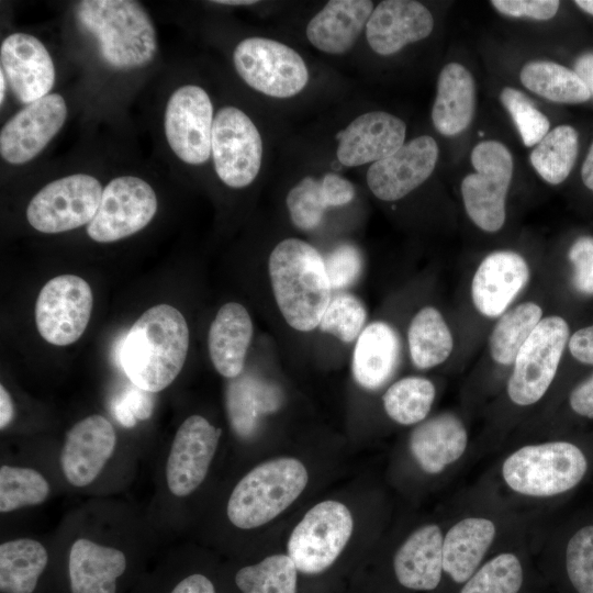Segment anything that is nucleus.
Segmentation results:
<instances>
[{
    "label": "nucleus",
    "instance_id": "1",
    "mask_svg": "<svg viewBox=\"0 0 593 593\" xmlns=\"http://www.w3.org/2000/svg\"><path fill=\"white\" fill-rule=\"evenodd\" d=\"M52 535L55 593H130L166 541L146 508L116 496L89 497Z\"/></svg>",
    "mask_w": 593,
    "mask_h": 593
},
{
    "label": "nucleus",
    "instance_id": "2",
    "mask_svg": "<svg viewBox=\"0 0 593 593\" xmlns=\"http://www.w3.org/2000/svg\"><path fill=\"white\" fill-rule=\"evenodd\" d=\"M221 436L220 427L192 414L179 424L166 449L158 454L154 494L146 512L166 540L179 528L183 503L205 482Z\"/></svg>",
    "mask_w": 593,
    "mask_h": 593
},
{
    "label": "nucleus",
    "instance_id": "3",
    "mask_svg": "<svg viewBox=\"0 0 593 593\" xmlns=\"http://www.w3.org/2000/svg\"><path fill=\"white\" fill-rule=\"evenodd\" d=\"M141 455L123 447L114 424L104 415H87L65 433L56 448L58 474L65 490L94 496H115L136 474Z\"/></svg>",
    "mask_w": 593,
    "mask_h": 593
},
{
    "label": "nucleus",
    "instance_id": "4",
    "mask_svg": "<svg viewBox=\"0 0 593 593\" xmlns=\"http://www.w3.org/2000/svg\"><path fill=\"white\" fill-rule=\"evenodd\" d=\"M588 470L586 455L571 441L529 443L504 455L482 491L513 508L540 505L573 490Z\"/></svg>",
    "mask_w": 593,
    "mask_h": 593
},
{
    "label": "nucleus",
    "instance_id": "5",
    "mask_svg": "<svg viewBox=\"0 0 593 593\" xmlns=\"http://www.w3.org/2000/svg\"><path fill=\"white\" fill-rule=\"evenodd\" d=\"M525 518L480 490L445 527L439 593H454L493 552L525 536Z\"/></svg>",
    "mask_w": 593,
    "mask_h": 593
},
{
    "label": "nucleus",
    "instance_id": "6",
    "mask_svg": "<svg viewBox=\"0 0 593 593\" xmlns=\"http://www.w3.org/2000/svg\"><path fill=\"white\" fill-rule=\"evenodd\" d=\"M189 349V328L182 313L169 304L145 311L122 338L119 363L130 383L158 393L179 376Z\"/></svg>",
    "mask_w": 593,
    "mask_h": 593
},
{
    "label": "nucleus",
    "instance_id": "7",
    "mask_svg": "<svg viewBox=\"0 0 593 593\" xmlns=\"http://www.w3.org/2000/svg\"><path fill=\"white\" fill-rule=\"evenodd\" d=\"M268 268L273 295L286 322L300 332L316 328L332 300L321 254L302 239L287 238L271 251Z\"/></svg>",
    "mask_w": 593,
    "mask_h": 593
},
{
    "label": "nucleus",
    "instance_id": "8",
    "mask_svg": "<svg viewBox=\"0 0 593 593\" xmlns=\"http://www.w3.org/2000/svg\"><path fill=\"white\" fill-rule=\"evenodd\" d=\"M76 18L96 40L101 58L114 69L143 67L156 55L155 27L139 2L85 0L78 2Z\"/></svg>",
    "mask_w": 593,
    "mask_h": 593
},
{
    "label": "nucleus",
    "instance_id": "9",
    "mask_svg": "<svg viewBox=\"0 0 593 593\" xmlns=\"http://www.w3.org/2000/svg\"><path fill=\"white\" fill-rule=\"evenodd\" d=\"M309 474L295 458L281 457L257 465L233 486L224 513L236 529L250 530L272 521L303 492Z\"/></svg>",
    "mask_w": 593,
    "mask_h": 593
},
{
    "label": "nucleus",
    "instance_id": "10",
    "mask_svg": "<svg viewBox=\"0 0 593 593\" xmlns=\"http://www.w3.org/2000/svg\"><path fill=\"white\" fill-rule=\"evenodd\" d=\"M569 337L560 316L541 318L518 351L506 382L508 400L527 407L538 403L550 388Z\"/></svg>",
    "mask_w": 593,
    "mask_h": 593
},
{
    "label": "nucleus",
    "instance_id": "11",
    "mask_svg": "<svg viewBox=\"0 0 593 593\" xmlns=\"http://www.w3.org/2000/svg\"><path fill=\"white\" fill-rule=\"evenodd\" d=\"M477 170L461 182V195L470 220L485 232H497L505 222V199L513 176V158L505 145L484 141L471 152Z\"/></svg>",
    "mask_w": 593,
    "mask_h": 593
},
{
    "label": "nucleus",
    "instance_id": "12",
    "mask_svg": "<svg viewBox=\"0 0 593 593\" xmlns=\"http://www.w3.org/2000/svg\"><path fill=\"white\" fill-rule=\"evenodd\" d=\"M353 529L354 519L345 504L333 500L320 502L293 528L288 555L298 571L323 572L339 557Z\"/></svg>",
    "mask_w": 593,
    "mask_h": 593
},
{
    "label": "nucleus",
    "instance_id": "13",
    "mask_svg": "<svg viewBox=\"0 0 593 593\" xmlns=\"http://www.w3.org/2000/svg\"><path fill=\"white\" fill-rule=\"evenodd\" d=\"M233 61L240 78L256 91L290 98L304 89L309 71L290 46L266 37H248L234 49Z\"/></svg>",
    "mask_w": 593,
    "mask_h": 593
},
{
    "label": "nucleus",
    "instance_id": "14",
    "mask_svg": "<svg viewBox=\"0 0 593 593\" xmlns=\"http://www.w3.org/2000/svg\"><path fill=\"white\" fill-rule=\"evenodd\" d=\"M103 189L98 179L75 174L54 180L30 201L26 217L38 232L55 234L88 225L94 217Z\"/></svg>",
    "mask_w": 593,
    "mask_h": 593
},
{
    "label": "nucleus",
    "instance_id": "15",
    "mask_svg": "<svg viewBox=\"0 0 593 593\" xmlns=\"http://www.w3.org/2000/svg\"><path fill=\"white\" fill-rule=\"evenodd\" d=\"M211 155L219 178L228 187L244 188L257 177L262 159L260 134L242 110L220 109L213 121Z\"/></svg>",
    "mask_w": 593,
    "mask_h": 593
},
{
    "label": "nucleus",
    "instance_id": "16",
    "mask_svg": "<svg viewBox=\"0 0 593 593\" xmlns=\"http://www.w3.org/2000/svg\"><path fill=\"white\" fill-rule=\"evenodd\" d=\"M93 295L89 283L75 275L51 279L40 291L35 323L49 344L67 346L77 342L90 321Z\"/></svg>",
    "mask_w": 593,
    "mask_h": 593
},
{
    "label": "nucleus",
    "instance_id": "17",
    "mask_svg": "<svg viewBox=\"0 0 593 593\" xmlns=\"http://www.w3.org/2000/svg\"><path fill=\"white\" fill-rule=\"evenodd\" d=\"M156 211L157 198L149 183L138 177H118L103 188L87 234L98 243L115 242L143 230Z\"/></svg>",
    "mask_w": 593,
    "mask_h": 593
},
{
    "label": "nucleus",
    "instance_id": "18",
    "mask_svg": "<svg viewBox=\"0 0 593 593\" xmlns=\"http://www.w3.org/2000/svg\"><path fill=\"white\" fill-rule=\"evenodd\" d=\"M213 105L195 85L178 88L169 98L164 119L167 142L183 163L202 165L211 156Z\"/></svg>",
    "mask_w": 593,
    "mask_h": 593
},
{
    "label": "nucleus",
    "instance_id": "19",
    "mask_svg": "<svg viewBox=\"0 0 593 593\" xmlns=\"http://www.w3.org/2000/svg\"><path fill=\"white\" fill-rule=\"evenodd\" d=\"M65 490L57 470L56 449L51 454L3 455L0 462V514L8 517L40 507Z\"/></svg>",
    "mask_w": 593,
    "mask_h": 593
},
{
    "label": "nucleus",
    "instance_id": "20",
    "mask_svg": "<svg viewBox=\"0 0 593 593\" xmlns=\"http://www.w3.org/2000/svg\"><path fill=\"white\" fill-rule=\"evenodd\" d=\"M53 535H19L0 542V593H55Z\"/></svg>",
    "mask_w": 593,
    "mask_h": 593
},
{
    "label": "nucleus",
    "instance_id": "21",
    "mask_svg": "<svg viewBox=\"0 0 593 593\" xmlns=\"http://www.w3.org/2000/svg\"><path fill=\"white\" fill-rule=\"evenodd\" d=\"M67 118V105L58 93L26 104L1 128V157L21 165L36 157L59 132Z\"/></svg>",
    "mask_w": 593,
    "mask_h": 593
},
{
    "label": "nucleus",
    "instance_id": "22",
    "mask_svg": "<svg viewBox=\"0 0 593 593\" xmlns=\"http://www.w3.org/2000/svg\"><path fill=\"white\" fill-rule=\"evenodd\" d=\"M522 536L493 552L454 593H541L544 579Z\"/></svg>",
    "mask_w": 593,
    "mask_h": 593
},
{
    "label": "nucleus",
    "instance_id": "23",
    "mask_svg": "<svg viewBox=\"0 0 593 593\" xmlns=\"http://www.w3.org/2000/svg\"><path fill=\"white\" fill-rule=\"evenodd\" d=\"M438 145L428 135L403 144L395 153L373 163L367 171V183L380 200L404 198L427 180L438 159Z\"/></svg>",
    "mask_w": 593,
    "mask_h": 593
},
{
    "label": "nucleus",
    "instance_id": "24",
    "mask_svg": "<svg viewBox=\"0 0 593 593\" xmlns=\"http://www.w3.org/2000/svg\"><path fill=\"white\" fill-rule=\"evenodd\" d=\"M407 448L421 472L438 477L456 470L463 461L469 448V434L458 415L443 412L413 428Z\"/></svg>",
    "mask_w": 593,
    "mask_h": 593
},
{
    "label": "nucleus",
    "instance_id": "25",
    "mask_svg": "<svg viewBox=\"0 0 593 593\" xmlns=\"http://www.w3.org/2000/svg\"><path fill=\"white\" fill-rule=\"evenodd\" d=\"M0 65L13 94L23 103L47 96L54 86L53 59L43 43L30 34L13 33L2 41Z\"/></svg>",
    "mask_w": 593,
    "mask_h": 593
},
{
    "label": "nucleus",
    "instance_id": "26",
    "mask_svg": "<svg viewBox=\"0 0 593 593\" xmlns=\"http://www.w3.org/2000/svg\"><path fill=\"white\" fill-rule=\"evenodd\" d=\"M445 527L427 523L415 528L398 547L392 558L396 583L413 592L439 593L443 578Z\"/></svg>",
    "mask_w": 593,
    "mask_h": 593
},
{
    "label": "nucleus",
    "instance_id": "27",
    "mask_svg": "<svg viewBox=\"0 0 593 593\" xmlns=\"http://www.w3.org/2000/svg\"><path fill=\"white\" fill-rule=\"evenodd\" d=\"M405 123L383 111L366 112L337 133V158L347 167L376 163L395 153L403 144Z\"/></svg>",
    "mask_w": 593,
    "mask_h": 593
},
{
    "label": "nucleus",
    "instance_id": "28",
    "mask_svg": "<svg viewBox=\"0 0 593 593\" xmlns=\"http://www.w3.org/2000/svg\"><path fill=\"white\" fill-rule=\"evenodd\" d=\"M529 280L526 260L512 250H497L479 265L471 282L474 307L486 317L502 315Z\"/></svg>",
    "mask_w": 593,
    "mask_h": 593
},
{
    "label": "nucleus",
    "instance_id": "29",
    "mask_svg": "<svg viewBox=\"0 0 593 593\" xmlns=\"http://www.w3.org/2000/svg\"><path fill=\"white\" fill-rule=\"evenodd\" d=\"M433 27V15L421 2L385 0L373 9L366 25V37L373 52L388 56L424 40Z\"/></svg>",
    "mask_w": 593,
    "mask_h": 593
},
{
    "label": "nucleus",
    "instance_id": "30",
    "mask_svg": "<svg viewBox=\"0 0 593 593\" xmlns=\"http://www.w3.org/2000/svg\"><path fill=\"white\" fill-rule=\"evenodd\" d=\"M283 402L279 385L253 372H242L228 379L224 404L233 434L249 440L259 430L262 418L277 412Z\"/></svg>",
    "mask_w": 593,
    "mask_h": 593
},
{
    "label": "nucleus",
    "instance_id": "31",
    "mask_svg": "<svg viewBox=\"0 0 593 593\" xmlns=\"http://www.w3.org/2000/svg\"><path fill=\"white\" fill-rule=\"evenodd\" d=\"M372 11L369 0H331L309 22L306 37L326 54H344L355 45Z\"/></svg>",
    "mask_w": 593,
    "mask_h": 593
},
{
    "label": "nucleus",
    "instance_id": "32",
    "mask_svg": "<svg viewBox=\"0 0 593 593\" xmlns=\"http://www.w3.org/2000/svg\"><path fill=\"white\" fill-rule=\"evenodd\" d=\"M537 566L560 593H593V524L572 533L558 556L542 551Z\"/></svg>",
    "mask_w": 593,
    "mask_h": 593
},
{
    "label": "nucleus",
    "instance_id": "33",
    "mask_svg": "<svg viewBox=\"0 0 593 593\" xmlns=\"http://www.w3.org/2000/svg\"><path fill=\"white\" fill-rule=\"evenodd\" d=\"M251 337L253 323L247 310L236 302L222 305L208 335L210 358L221 376L233 379L243 372Z\"/></svg>",
    "mask_w": 593,
    "mask_h": 593
},
{
    "label": "nucleus",
    "instance_id": "34",
    "mask_svg": "<svg viewBox=\"0 0 593 593\" xmlns=\"http://www.w3.org/2000/svg\"><path fill=\"white\" fill-rule=\"evenodd\" d=\"M475 108V87L471 72L461 64L449 63L441 69L432 110L437 132L455 136L471 123Z\"/></svg>",
    "mask_w": 593,
    "mask_h": 593
},
{
    "label": "nucleus",
    "instance_id": "35",
    "mask_svg": "<svg viewBox=\"0 0 593 593\" xmlns=\"http://www.w3.org/2000/svg\"><path fill=\"white\" fill-rule=\"evenodd\" d=\"M399 358L400 340L396 332L387 323H371L360 333L355 346L354 378L365 389H380L393 376Z\"/></svg>",
    "mask_w": 593,
    "mask_h": 593
},
{
    "label": "nucleus",
    "instance_id": "36",
    "mask_svg": "<svg viewBox=\"0 0 593 593\" xmlns=\"http://www.w3.org/2000/svg\"><path fill=\"white\" fill-rule=\"evenodd\" d=\"M130 593H217V586L206 572L190 566L182 550L169 547Z\"/></svg>",
    "mask_w": 593,
    "mask_h": 593
},
{
    "label": "nucleus",
    "instance_id": "37",
    "mask_svg": "<svg viewBox=\"0 0 593 593\" xmlns=\"http://www.w3.org/2000/svg\"><path fill=\"white\" fill-rule=\"evenodd\" d=\"M411 360L418 369H429L450 356L454 339L438 310L425 306L411 321L407 332Z\"/></svg>",
    "mask_w": 593,
    "mask_h": 593
},
{
    "label": "nucleus",
    "instance_id": "38",
    "mask_svg": "<svg viewBox=\"0 0 593 593\" xmlns=\"http://www.w3.org/2000/svg\"><path fill=\"white\" fill-rule=\"evenodd\" d=\"M519 78L528 90L552 102L578 104L591 97L574 70L553 61H529L522 68Z\"/></svg>",
    "mask_w": 593,
    "mask_h": 593
},
{
    "label": "nucleus",
    "instance_id": "39",
    "mask_svg": "<svg viewBox=\"0 0 593 593\" xmlns=\"http://www.w3.org/2000/svg\"><path fill=\"white\" fill-rule=\"evenodd\" d=\"M579 135L570 125L549 131L530 153L532 166L548 183L559 184L570 175L578 156Z\"/></svg>",
    "mask_w": 593,
    "mask_h": 593
},
{
    "label": "nucleus",
    "instance_id": "40",
    "mask_svg": "<svg viewBox=\"0 0 593 593\" xmlns=\"http://www.w3.org/2000/svg\"><path fill=\"white\" fill-rule=\"evenodd\" d=\"M542 315L535 302H525L503 313L490 335L492 359L503 366L514 363L515 358L530 336Z\"/></svg>",
    "mask_w": 593,
    "mask_h": 593
},
{
    "label": "nucleus",
    "instance_id": "41",
    "mask_svg": "<svg viewBox=\"0 0 593 593\" xmlns=\"http://www.w3.org/2000/svg\"><path fill=\"white\" fill-rule=\"evenodd\" d=\"M298 569L289 555H272L239 567L232 575L238 593H296Z\"/></svg>",
    "mask_w": 593,
    "mask_h": 593
},
{
    "label": "nucleus",
    "instance_id": "42",
    "mask_svg": "<svg viewBox=\"0 0 593 593\" xmlns=\"http://www.w3.org/2000/svg\"><path fill=\"white\" fill-rule=\"evenodd\" d=\"M436 396L434 383L423 377H405L383 394L388 416L401 425H417L426 419Z\"/></svg>",
    "mask_w": 593,
    "mask_h": 593
},
{
    "label": "nucleus",
    "instance_id": "43",
    "mask_svg": "<svg viewBox=\"0 0 593 593\" xmlns=\"http://www.w3.org/2000/svg\"><path fill=\"white\" fill-rule=\"evenodd\" d=\"M286 202L292 223L302 231L316 228L325 211L332 208L322 181L312 177H305L295 184Z\"/></svg>",
    "mask_w": 593,
    "mask_h": 593
},
{
    "label": "nucleus",
    "instance_id": "44",
    "mask_svg": "<svg viewBox=\"0 0 593 593\" xmlns=\"http://www.w3.org/2000/svg\"><path fill=\"white\" fill-rule=\"evenodd\" d=\"M366 318L367 312L362 302L353 294L342 293L331 300L318 327L344 343H350L362 332Z\"/></svg>",
    "mask_w": 593,
    "mask_h": 593
},
{
    "label": "nucleus",
    "instance_id": "45",
    "mask_svg": "<svg viewBox=\"0 0 593 593\" xmlns=\"http://www.w3.org/2000/svg\"><path fill=\"white\" fill-rule=\"evenodd\" d=\"M500 100L512 116L525 146L537 145L549 132L547 116L522 91L505 87L500 93Z\"/></svg>",
    "mask_w": 593,
    "mask_h": 593
},
{
    "label": "nucleus",
    "instance_id": "46",
    "mask_svg": "<svg viewBox=\"0 0 593 593\" xmlns=\"http://www.w3.org/2000/svg\"><path fill=\"white\" fill-rule=\"evenodd\" d=\"M154 393L127 383L110 401V413L124 429H133L139 422L152 417L155 407Z\"/></svg>",
    "mask_w": 593,
    "mask_h": 593
},
{
    "label": "nucleus",
    "instance_id": "47",
    "mask_svg": "<svg viewBox=\"0 0 593 593\" xmlns=\"http://www.w3.org/2000/svg\"><path fill=\"white\" fill-rule=\"evenodd\" d=\"M332 289H345L354 284L362 270V257L353 244H342L324 259Z\"/></svg>",
    "mask_w": 593,
    "mask_h": 593
},
{
    "label": "nucleus",
    "instance_id": "48",
    "mask_svg": "<svg viewBox=\"0 0 593 593\" xmlns=\"http://www.w3.org/2000/svg\"><path fill=\"white\" fill-rule=\"evenodd\" d=\"M568 258L573 267L574 289L585 295H593V236H581L571 245Z\"/></svg>",
    "mask_w": 593,
    "mask_h": 593
},
{
    "label": "nucleus",
    "instance_id": "49",
    "mask_svg": "<svg viewBox=\"0 0 593 593\" xmlns=\"http://www.w3.org/2000/svg\"><path fill=\"white\" fill-rule=\"evenodd\" d=\"M491 4L508 16L549 20L556 15L560 2L557 0H493Z\"/></svg>",
    "mask_w": 593,
    "mask_h": 593
},
{
    "label": "nucleus",
    "instance_id": "50",
    "mask_svg": "<svg viewBox=\"0 0 593 593\" xmlns=\"http://www.w3.org/2000/svg\"><path fill=\"white\" fill-rule=\"evenodd\" d=\"M321 181L332 208L348 204L355 197L353 183L337 174H326Z\"/></svg>",
    "mask_w": 593,
    "mask_h": 593
},
{
    "label": "nucleus",
    "instance_id": "51",
    "mask_svg": "<svg viewBox=\"0 0 593 593\" xmlns=\"http://www.w3.org/2000/svg\"><path fill=\"white\" fill-rule=\"evenodd\" d=\"M569 405L575 414L593 418V374L573 388Z\"/></svg>",
    "mask_w": 593,
    "mask_h": 593
},
{
    "label": "nucleus",
    "instance_id": "52",
    "mask_svg": "<svg viewBox=\"0 0 593 593\" xmlns=\"http://www.w3.org/2000/svg\"><path fill=\"white\" fill-rule=\"evenodd\" d=\"M568 345L571 355L578 361L593 365V325L577 331Z\"/></svg>",
    "mask_w": 593,
    "mask_h": 593
},
{
    "label": "nucleus",
    "instance_id": "53",
    "mask_svg": "<svg viewBox=\"0 0 593 593\" xmlns=\"http://www.w3.org/2000/svg\"><path fill=\"white\" fill-rule=\"evenodd\" d=\"M14 421L13 396L3 383L0 384V430H8Z\"/></svg>",
    "mask_w": 593,
    "mask_h": 593
},
{
    "label": "nucleus",
    "instance_id": "54",
    "mask_svg": "<svg viewBox=\"0 0 593 593\" xmlns=\"http://www.w3.org/2000/svg\"><path fill=\"white\" fill-rule=\"evenodd\" d=\"M574 71L581 77L591 96H593V52H586L577 58Z\"/></svg>",
    "mask_w": 593,
    "mask_h": 593
},
{
    "label": "nucleus",
    "instance_id": "55",
    "mask_svg": "<svg viewBox=\"0 0 593 593\" xmlns=\"http://www.w3.org/2000/svg\"><path fill=\"white\" fill-rule=\"evenodd\" d=\"M581 177L584 186L593 192V143L583 161Z\"/></svg>",
    "mask_w": 593,
    "mask_h": 593
},
{
    "label": "nucleus",
    "instance_id": "56",
    "mask_svg": "<svg viewBox=\"0 0 593 593\" xmlns=\"http://www.w3.org/2000/svg\"><path fill=\"white\" fill-rule=\"evenodd\" d=\"M216 4H225V5H250L254 3H257V1L254 0H222V1H213Z\"/></svg>",
    "mask_w": 593,
    "mask_h": 593
},
{
    "label": "nucleus",
    "instance_id": "57",
    "mask_svg": "<svg viewBox=\"0 0 593 593\" xmlns=\"http://www.w3.org/2000/svg\"><path fill=\"white\" fill-rule=\"evenodd\" d=\"M574 3L586 13L593 15V0H577Z\"/></svg>",
    "mask_w": 593,
    "mask_h": 593
},
{
    "label": "nucleus",
    "instance_id": "58",
    "mask_svg": "<svg viewBox=\"0 0 593 593\" xmlns=\"http://www.w3.org/2000/svg\"><path fill=\"white\" fill-rule=\"evenodd\" d=\"M5 77L3 75V72L0 70V87H1V90H0V102L3 103V100H4V96H5Z\"/></svg>",
    "mask_w": 593,
    "mask_h": 593
}]
</instances>
